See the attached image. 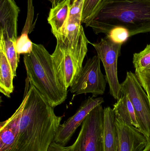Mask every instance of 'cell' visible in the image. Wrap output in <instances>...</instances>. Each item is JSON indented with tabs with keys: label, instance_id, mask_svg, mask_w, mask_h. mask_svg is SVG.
<instances>
[{
	"label": "cell",
	"instance_id": "1",
	"mask_svg": "<svg viewBox=\"0 0 150 151\" xmlns=\"http://www.w3.org/2000/svg\"><path fill=\"white\" fill-rule=\"evenodd\" d=\"M27 95L11 151H46L54 140L62 117L56 115L54 107L33 85L30 84Z\"/></svg>",
	"mask_w": 150,
	"mask_h": 151
},
{
	"label": "cell",
	"instance_id": "2",
	"mask_svg": "<svg viewBox=\"0 0 150 151\" xmlns=\"http://www.w3.org/2000/svg\"><path fill=\"white\" fill-rule=\"evenodd\" d=\"M85 25L96 34L107 35L119 27L130 37L150 33V0H104Z\"/></svg>",
	"mask_w": 150,
	"mask_h": 151
},
{
	"label": "cell",
	"instance_id": "3",
	"mask_svg": "<svg viewBox=\"0 0 150 151\" xmlns=\"http://www.w3.org/2000/svg\"><path fill=\"white\" fill-rule=\"evenodd\" d=\"M23 61L29 83L53 107L66 100L68 89L59 81L54 68L52 55L43 45L33 43L32 51L24 55Z\"/></svg>",
	"mask_w": 150,
	"mask_h": 151
},
{
	"label": "cell",
	"instance_id": "4",
	"mask_svg": "<svg viewBox=\"0 0 150 151\" xmlns=\"http://www.w3.org/2000/svg\"><path fill=\"white\" fill-rule=\"evenodd\" d=\"M56 46L52 55L54 68L61 83L68 89L73 84L82 68L83 62L88 51L90 42L84 31L79 42L73 47L63 35L55 37Z\"/></svg>",
	"mask_w": 150,
	"mask_h": 151
},
{
	"label": "cell",
	"instance_id": "5",
	"mask_svg": "<svg viewBox=\"0 0 150 151\" xmlns=\"http://www.w3.org/2000/svg\"><path fill=\"white\" fill-rule=\"evenodd\" d=\"M122 94L127 95L134 106L138 129L150 139V105L148 96L135 73H127L126 79L121 84Z\"/></svg>",
	"mask_w": 150,
	"mask_h": 151
},
{
	"label": "cell",
	"instance_id": "6",
	"mask_svg": "<svg viewBox=\"0 0 150 151\" xmlns=\"http://www.w3.org/2000/svg\"><path fill=\"white\" fill-rule=\"evenodd\" d=\"M100 61L97 55L87 60L70 87V91L74 96L91 93L92 97H97L104 94L107 82L101 72Z\"/></svg>",
	"mask_w": 150,
	"mask_h": 151
},
{
	"label": "cell",
	"instance_id": "7",
	"mask_svg": "<svg viewBox=\"0 0 150 151\" xmlns=\"http://www.w3.org/2000/svg\"><path fill=\"white\" fill-rule=\"evenodd\" d=\"M90 43L95 48L103 63L110 94L114 99L119 100L122 96V92L118 79L117 63L122 44L114 42L106 36L99 42Z\"/></svg>",
	"mask_w": 150,
	"mask_h": 151
},
{
	"label": "cell",
	"instance_id": "8",
	"mask_svg": "<svg viewBox=\"0 0 150 151\" xmlns=\"http://www.w3.org/2000/svg\"><path fill=\"white\" fill-rule=\"evenodd\" d=\"M104 109L100 104L92 109L82 124L75 141L80 151H104Z\"/></svg>",
	"mask_w": 150,
	"mask_h": 151
},
{
	"label": "cell",
	"instance_id": "9",
	"mask_svg": "<svg viewBox=\"0 0 150 151\" xmlns=\"http://www.w3.org/2000/svg\"><path fill=\"white\" fill-rule=\"evenodd\" d=\"M104 102L103 98H93L89 97L81 105L76 112L60 125L54 141L65 146L69 142L77 128L82 124L90 112L96 106Z\"/></svg>",
	"mask_w": 150,
	"mask_h": 151
},
{
	"label": "cell",
	"instance_id": "10",
	"mask_svg": "<svg viewBox=\"0 0 150 151\" xmlns=\"http://www.w3.org/2000/svg\"><path fill=\"white\" fill-rule=\"evenodd\" d=\"M119 142L117 151H142L149 140L137 128L115 118Z\"/></svg>",
	"mask_w": 150,
	"mask_h": 151
},
{
	"label": "cell",
	"instance_id": "11",
	"mask_svg": "<svg viewBox=\"0 0 150 151\" xmlns=\"http://www.w3.org/2000/svg\"><path fill=\"white\" fill-rule=\"evenodd\" d=\"M19 12L14 0H0V36L16 41Z\"/></svg>",
	"mask_w": 150,
	"mask_h": 151
},
{
	"label": "cell",
	"instance_id": "12",
	"mask_svg": "<svg viewBox=\"0 0 150 151\" xmlns=\"http://www.w3.org/2000/svg\"><path fill=\"white\" fill-rule=\"evenodd\" d=\"M28 98L25 93L23 101L13 115L0 124V151H11L17 137L19 122Z\"/></svg>",
	"mask_w": 150,
	"mask_h": 151
},
{
	"label": "cell",
	"instance_id": "13",
	"mask_svg": "<svg viewBox=\"0 0 150 151\" xmlns=\"http://www.w3.org/2000/svg\"><path fill=\"white\" fill-rule=\"evenodd\" d=\"M71 4L70 0H64L50 9L48 21L55 37L64 35Z\"/></svg>",
	"mask_w": 150,
	"mask_h": 151
},
{
	"label": "cell",
	"instance_id": "14",
	"mask_svg": "<svg viewBox=\"0 0 150 151\" xmlns=\"http://www.w3.org/2000/svg\"><path fill=\"white\" fill-rule=\"evenodd\" d=\"M103 143L104 151H117L119 137L115 124V116L113 109H104Z\"/></svg>",
	"mask_w": 150,
	"mask_h": 151
},
{
	"label": "cell",
	"instance_id": "15",
	"mask_svg": "<svg viewBox=\"0 0 150 151\" xmlns=\"http://www.w3.org/2000/svg\"><path fill=\"white\" fill-rule=\"evenodd\" d=\"M115 118L126 124L132 125L138 128V122L133 104L127 95L122 94L113 108Z\"/></svg>",
	"mask_w": 150,
	"mask_h": 151
},
{
	"label": "cell",
	"instance_id": "16",
	"mask_svg": "<svg viewBox=\"0 0 150 151\" xmlns=\"http://www.w3.org/2000/svg\"><path fill=\"white\" fill-rule=\"evenodd\" d=\"M14 78L10 64L3 48L0 45V91L7 97H10L14 90Z\"/></svg>",
	"mask_w": 150,
	"mask_h": 151
},
{
	"label": "cell",
	"instance_id": "17",
	"mask_svg": "<svg viewBox=\"0 0 150 151\" xmlns=\"http://www.w3.org/2000/svg\"><path fill=\"white\" fill-rule=\"evenodd\" d=\"M16 41L10 39H4L0 36V45L2 46L5 52L7 59L10 64L13 76L16 75V70L19 62V56L15 47Z\"/></svg>",
	"mask_w": 150,
	"mask_h": 151
},
{
	"label": "cell",
	"instance_id": "18",
	"mask_svg": "<svg viewBox=\"0 0 150 151\" xmlns=\"http://www.w3.org/2000/svg\"><path fill=\"white\" fill-rule=\"evenodd\" d=\"M133 63L135 73L150 70V44L139 53L134 54Z\"/></svg>",
	"mask_w": 150,
	"mask_h": 151
},
{
	"label": "cell",
	"instance_id": "19",
	"mask_svg": "<svg viewBox=\"0 0 150 151\" xmlns=\"http://www.w3.org/2000/svg\"><path fill=\"white\" fill-rule=\"evenodd\" d=\"M30 29L25 26L21 36L17 39L15 47L18 55L30 54L32 51L33 43L31 41L28 35Z\"/></svg>",
	"mask_w": 150,
	"mask_h": 151
},
{
	"label": "cell",
	"instance_id": "20",
	"mask_svg": "<svg viewBox=\"0 0 150 151\" xmlns=\"http://www.w3.org/2000/svg\"><path fill=\"white\" fill-rule=\"evenodd\" d=\"M104 0H84L82 13V24L90 21Z\"/></svg>",
	"mask_w": 150,
	"mask_h": 151
},
{
	"label": "cell",
	"instance_id": "21",
	"mask_svg": "<svg viewBox=\"0 0 150 151\" xmlns=\"http://www.w3.org/2000/svg\"><path fill=\"white\" fill-rule=\"evenodd\" d=\"M106 36L114 42L123 44L130 37L129 33L125 28L116 27L112 29Z\"/></svg>",
	"mask_w": 150,
	"mask_h": 151
},
{
	"label": "cell",
	"instance_id": "22",
	"mask_svg": "<svg viewBox=\"0 0 150 151\" xmlns=\"http://www.w3.org/2000/svg\"><path fill=\"white\" fill-rule=\"evenodd\" d=\"M84 0H75L71 3L68 19L81 21Z\"/></svg>",
	"mask_w": 150,
	"mask_h": 151
},
{
	"label": "cell",
	"instance_id": "23",
	"mask_svg": "<svg viewBox=\"0 0 150 151\" xmlns=\"http://www.w3.org/2000/svg\"><path fill=\"white\" fill-rule=\"evenodd\" d=\"M135 74L148 96L150 105V70Z\"/></svg>",
	"mask_w": 150,
	"mask_h": 151
},
{
	"label": "cell",
	"instance_id": "24",
	"mask_svg": "<svg viewBox=\"0 0 150 151\" xmlns=\"http://www.w3.org/2000/svg\"><path fill=\"white\" fill-rule=\"evenodd\" d=\"M71 145L68 147H65L64 145L53 141L50 144L46 151H71Z\"/></svg>",
	"mask_w": 150,
	"mask_h": 151
},
{
	"label": "cell",
	"instance_id": "25",
	"mask_svg": "<svg viewBox=\"0 0 150 151\" xmlns=\"http://www.w3.org/2000/svg\"><path fill=\"white\" fill-rule=\"evenodd\" d=\"M71 147H72V149H71V151H80L78 146H77V144L75 142L71 145Z\"/></svg>",
	"mask_w": 150,
	"mask_h": 151
},
{
	"label": "cell",
	"instance_id": "26",
	"mask_svg": "<svg viewBox=\"0 0 150 151\" xmlns=\"http://www.w3.org/2000/svg\"><path fill=\"white\" fill-rule=\"evenodd\" d=\"M142 151H150V139L149 140L147 145Z\"/></svg>",
	"mask_w": 150,
	"mask_h": 151
},
{
	"label": "cell",
	"instance_id": "27",
	"mask_svg": "<svg viewBox=\"0 0 150 151\" xmlns=\"http://www.w3.org/2000/svg\"><path fill=\"white\" fill-rule=\"evenodd\" d=\"M52 3V7H54L56 5V0H48Z\"/></svg>",
	"mask_w": 150,
	"mask_h": 151
},
{
	"label": "cell",
	"instance_id": "28",
	"mask_svg": "<svg viewBox=\"0 0 150 151\" xmlns=\"http://www.w3.org/2000/svg\"><path fill=\"white\" fill-rule=\"evenodd\" d=\"M64 1V0H56V4H57L59 3L60 2L62 1ZM75 1V0H70L71 3H72Z\"/></svg>",
	"mask_w": 150,
	"mask_h": 151
}]
</instances>
